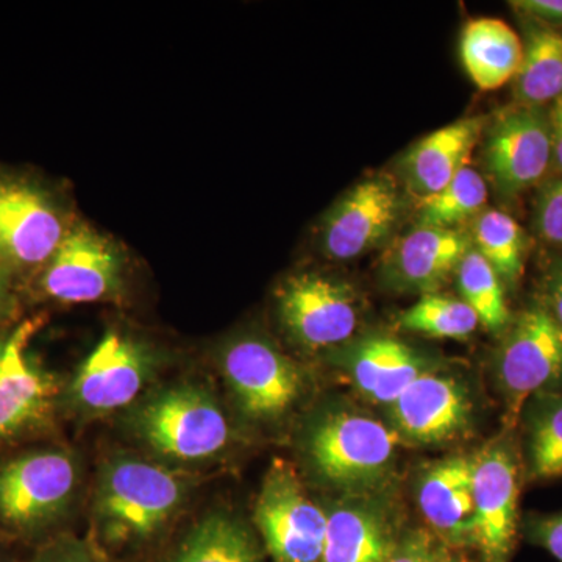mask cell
<instances>
[{
  "mask_svg": "<svg viewBox=\"0 0 562 562\" xmlns=\"http://www.w3.org/2000/svg\"><path fill=\"white\" fill-rule=\"evenodd\" d=\"M222 372L241 406L255 420L284 416L305 390L302 369L268 339L243 336L225 347Z\"/></svg>",
  "mask_w": 562,
  "mask_h": 562,
  "instance_id": "8992f818",
  "label": "cell"
},
{
  "mask_svg": "<svg viewBox=\"0 0 562 562\" xmlns=\"http://www.w3.org/2000/svg\"><path fill=\"white\" fill-rule=\"evenodd\" d=\"M512 5L524 16L541 22L546 27H562V0H517Z\"/></svg>",
  "mask_w": 562,
  "mask_h": 562,
  "instance_id": "836d02e7",
  "label": "cell"
},
{
  "mask_svg": "<svg viewBox=\"0 0 562 562\" xmlns=\"http://www.w3.org/2000/svg\"><path fill=\"white\" fill-rule=\"evenodd\" d=\"M405 330L438 339H465L480 325L479 317L462 299L430 292L398 317Z\"/></svg>",
  "mask_w": 562,
  "mask_h": 562,
  "instance_id": "f1b7e54d",
  "label": "cell"
},
{
  "mask_svg": "<svg viewBox=\"0 0 562 562\" xmlns=\"http://www.w3.org/2000/svg\"><path fill=\"white\" fill-rule=\"evenodd\" d=\"M472 249V239L454 228L419 227L397 243L384 273L397 290L430 294L446 283Z\"/></svg>",
  "mask_w": 562,
  "mask_h": 562,
  "instance_id": "ffe728a7",
  "label": "cell"
},
{
  "mask_svg": "<svg viewBox=\"0 0 562 562\" xmlns=\"http://www.w3.org/2000/svg\"><path fill=\"white\" fill-rule=\"evenodd\" d=\"M355 390L376 405L390 406L403 391L430 371L412 347L391 336H369L346 347L336 360Z\"/></svg>",
  "mask_w": 562,
  "mask_h": 562,
  "instance_id": "d6986e66",
  "label": "cell"
},
{
  "mask_svg": "<svg viewBox=\"0 0 562 562\" xmlns=\"http://www.w3.org/2000/svg\"><path fill=\"white\" fill-rule=\"evenodd\" d=\"M35 321L20 325L0 341V441L16 438L49 417L57 382L29 357Z\"/></svg>",
  "mask_w": 562,
  "mask_h": 562,
  "instance_id": "9a60e30c",
  "label": "cell"
},
{
  "mask_svg": "<svg viewBox=\"0 0 562 562\" xmlns=\"http://www.w3.org/2000/svg\"><path fill=\"white\" fill-rule=\"evenodd\" d=\"M486 201V181L464 166L447 187L420 199L417 222L419 227L453 228L480 213Z\"/></svg>",
  "mask_w": 562,
  "mask_h": 562,
  "instance_id": "4316f807",
  "label": "cell"
},
{
  "mask_svg": "<svg viewBox=\"0 0 562 562\" xmlns=\"http://www.w3.org/2000/svg\"><path fill=\"white\" fill-rule=\"evenodd\" d=\"M14 310V299L10 290L9 273L0 266V322L9 319Z\"/></svg>",
  "mask_w": 562,
  "mask_h": 562,
  "instance_id": "8d00e7d4",
  "label": "cell"
},
{
  "mask_svg": "<svg viewBox=\"0 0 562 562\" xmlns=\"http://www.w3.org/2000/svg\"><path fill=\"white\" fill-rule=\"evenodd\" d=\"M65 235L60 216L40 191L0 184V266L7 271L49 262Z\"/></svg>",
  "mask_w": 562,
  "mask_h": 562,
  "instance_id": "2e32d148",
  "label": "cell"
},
{
  "mask_svg": "<svg viewBox=\"0 0 562 562\" xmlns=\"http://www.w3.org/2000/svg\"><path fill=\"white\" fill-rule=\"evenodd\" d=\"M79 483L69 453L43 450L0 465V520L16 530L44 527L68 508Z\"/></svg>",
  "mask_w": 562,
  "mask_h": 562,
  "instance_id": "52a82bcc",
  "label": "cell"
},
{
  "mask_svg": "<svg viewBox=\"0 0 562 562\" xmlns=\"http://www.w3.org/2000/svg\"><path fill=\"white\" fill-rule=\"evenodd\" d=\"M535 222L546 241L562 247V179L543 184L536 201Z\"/></svg>",
  "mask_w": 562,
  "mask_h": 562,
  "instance_id": "f546056e",
  "label": "cell"
},
{
  "mask_svg": "<svg viewBox=\"0 0 562 562\" xmlns=\"http://www.w3.org/2000/svg\"><path fill=\"white\" fill-rule=\"evenodd\" d=\"M549 117L550 128H552L553 161L562 172V95L553 102Z\"/></svg>",
  "mask_w": 562,
  "mask_h": 562,
  "instance_id": "d590c367",
  "label": "cell"
},
{
  "mask_svg": "<svg viewBox=\"0 0 562 562\" xmlns=\"http://www.w3.org/2000/svg\"><path fill=\"white\" fill-rule=\"evenodd\" d=\"M528 539L562 562V512L531 517L527 522Z\"/></svg>",
  "mask_w": 562,
  "mask_h": 562,
  "instance_id": "d6a6232c",
  "label": "cell"
},
{
  "mask_svg": "<svg viewBox=\"0 0 562 562\" xmlns=\"http://www.w3.org/2000/svg\"><path fill=\"white\" fill-rule=\"evenodd\" d=\"M29 562H102V560L83 539L63 536L47 543Z\"/></svg>",
  "mask_w": 562,
  "mask_h": 562,
  "instance_id": "1f68e13d",
  "label": "cell"
},
{
  "mask_svg": "<svg viewBox=\"0 0 562 562\" xmlns=\"http://www.w3.org/2000/svg\"><path fill=\"white\" fill-rule=\"evenodd\" d=\"M473 241L502 280L517 283L524 271L525 238L516 220L503 211H483L473 228Z\"/></svg>",
  "mask_w": 562,
  "mask_h": 562,
  "instance_id": "83f0119b",
  "label": "cell"
},
{
  "mask_svg": "<svg viewBox=\"0 0 562 562\" xmlns=\"http://www.w3.org/2000/svg\"><path fill=\"white\" fill-rule=\"evenodd\" d=\"M417 502L422 516L442 546L457 550L473 547V457L457 454L436 462L422 476Z\"/></svg>",
  "mask_w": 562,
  "mask_h": 562,
  "instance_id": "ac0fdd59",
  "label": "cell"
},
{
  "mask_svg": "<svg viewBox=\"0 0 562 562\" xmlns=\"http://www.w3.org/2000/svg\"><path fill=\"white\" fill-rule=\"evenodd\" d=\"M442 543L430 532L414 530L403 532L401 541L386 562H436Z\"/></svg>",
  "mask_w": 562,
  "mask_h": 562,
  "instance_id": "4dcf8cb0",
  "label": "cell"
},
{
  "mask_svg": "<svg viewBox=\"0 0 562 562\" xmlns=\"http://www.w3.org/2000/svg\"><path fill=\"white\" fill-rule=\"evenodd\" d=\"M475 532L483 562H508L519 527L520 462L508 439L473 454Z\"/></svg>",
  "mask_w": 562,
  "mask_h": 562,
  "instance_id": "9c48e42d",
  "label": "cell"
},
{
  "mask_svg": "<svg viewBox=\"0 0 562 562\" xmlns=\"http://www.w3.org/2000/svg\"><path fill=\"white\" fill-rule=\"evenodd\" d=\"M462 301L479 317L480 325L492 333H503L512 325L502 279L475 249L465 254L457 269Z\"/></svg>",
  "mask_w": 562,
  "mask_h": 562,
  "instance_id": "484cf974",
  "label": "cell"
},
{
  "mask_svg": "<svg viewBox=\"0 0 562 562\" xmlns=\"http://www.w3.org/2000/svg\"><path fill=\"white\" fill-rule=\"evenodd\" d=\"M169 562H266V558L241 520L213 513L191 528Z\"/></svg>",
  "mask_w": 562,
  "mask_h": 562,
  "instance_id": "603a6c76",
  "label": "cell"
},
{
  "mask_svg": "<svg viewBox=\"0 0 562 562\" xmlns=\"http://www.w3.org/2000/svg\"><path fill=\"white\" fill-rule=\"evenodd\" d=\"M401 436L369 414L330 409L312 422L303 453L322 483L349 495L375 492L392 472Z\"/></svg>",
  "mask_w": 562,
  "mask_h": 562,
  "instance_id": "6da1fadb",
  "label": "cell"
},
{
  "mask_svg": "<svg viewBox=\"0 0 562 562\" xmlns=\"http://www.w3.org/2000/svg\"><path fill=\"white\" fill-rule=\"evenodd\" d=\"M136 432L151 450L173 461L209 460L231 439L220 403L202 387L179 384L157 392L133 416Z\"/></svg>",
  "mask_w": 562,
  "mask_h": 562,
  "instance_id": "3957f363",
  "label": "cell"
},
{
  "mask_svg": "<svg viewBox=\"0 0 562 562\" xmlns=\"http://www.w3.org/2000/svg\"><path fill=\"white\" fill-rule=\"evenodd\" d=\"M516 95L520 105L538 106L562 95V31L531 29L524 46L522 63L516 76Z\"/></svg>",
  "mask_w": 562,
  "mask_h": 562,
  "instance_id": "cb8c5ba5",
  "label": "cell"
},
{
  "mask_svg": "<svg viewBox=\"0 0 562 562\" xmlns=\"http://www.w3.org/2000/svg\"><path fill=\"white\" fill-rule=\"evenodd\" d=\"M254 520L273 562H322L327 509L313 501L290 462L276 460L266 472Z\"/></svg>",
  "mask_w": 562,
  "mask_h": 562,
  "instance_id": "5b68a950",
  "label": "cell"
},
{
  "mask_svg": "<svg viewBox=\"0 0 562 562\" xmlns=\"http://www.w3.org/2000/svg\"><path fill=\"white\" fill-rule=\"evenodd\" d=\"M472 408L468 387L457 376L432 369L387 406L392 430L416 443L453 441L471 425Z\"/></svg>",
  "mask_w": 562,
  "mask_h": 562,
  "instance_id": "7c38bea8",
  "label": "cell"
},
{
  "mask_svg": "<svg viewBox=\"0 0 562 562\" xmlns=\"http://www.w3.org/2000/svg\"><path fill=\"white\" fill-rule=\"evenodd\" d=\"M187 484L157 462L117 457L103 465L95 491L99 528L111 541L146 539L180 508Z\"/></svg>",
  "mask_w": 562,
  "mask_h": 562,
  "instance_id": "7a4b0ae2",
  "label": "cell"
},
{
  "mask_svg": "<svg viewBox=\"0 0 562 562\" xmlns=\"http://www.w3.org/2000/svg\"><path fill=\"white\" fill-rule=\"evenodd\" d=\"M505 333L494 371L514 427L532 397L562 392V327L546 305H535Z\"/></svg>",
  "mask_w": 562,
  "mask_h": 562,
  "instance_id": "277c9868",
  "label": "cell"
},
{
  "mask_svg": "<svg viewBox=\"0 0 562 562\" xmlns=\"http://www.w3.org/2000/svg\"><path fill=\"white\" fill-rule=\"evenodd\" d=\"M546 308L562 327V261L550 268L546 279Z\"/></svg>",
  "mask_w": 562,
  "mask_h": 562,
  "instance_id": "e575fe53",
  "label": "cell"
},
{
  "mask_svg": "<svg viewBox=\"0 0 562 562\" xmlns=\"http://www.w3.org/2000/svg\"><path fill=\"white\" fill-rule=\"evenodd\" d=\"M527 472L531 480L562 476V392L532 397L524 408Z\"/></svg>",
  "mask_w": 562,
  "mask_h": 562,
  "instance_id": "d4e9b609",
  "label": "cell"
},
{
  "mask_svg": "<svg viewBox=\"0 0 562 562\" xmlns=\"http://www.w3.org/2000/svg\"><path fill=\"white\" fill-rule=\"evenodd\" d=\"M279 314L284 330L303 349H335L357 331L360 302L341 280L301 273L280 288Z\"/></svg>",
  "mask_w": 562,
  "mask_h": 562,
  "instance_id": "ba28073f",
  "label": "cell"
},
{
  "mask_svg": "<svg viewBox=\"0 0 562 562\" xmlns=\"http://www.w3.org/2000/svg\"><path fill=\"white\" fill-rule=\"evenodd\" d=\"M402 535L375 492L350 495L327 512L322 562H386Z\"/></svg>",
  "mask_w": 562,
  "mask_h": 562,
  "instance_id": "e0dca14e",
  "label": "cell"
},
{
  "mask_svg": "<svg viewBox=\"0 0 562 562\" xmlns=\"http://www.w3.org/2000/svg\"><path fill=\"white\" fill-rule=\"evenodd\" d=\"M436 562H475L471 558L462 554L461 550L449 549V547L442 546L441 552L438 554Z\"/></svg>",
  "mask_w": 562,
  "mask_h": 562,
  "instance_id": "74e56055",
  "label": "cell"
},
{
  "mask_svg": "<svg viewBox=\"0 0 562 562\" xmlns=\"http://www.w3.org/2000/svg\"><path fill=\"white\" fill-rule=\"evenodd\" d=\"M483 131V117H465L420 139L402 162L409 190L422 199L447 187L464 168Z\"/></svg>",
  "mask_w": 562,
  "mask_h": 562,
  "instance_id": "44dd1931",
  "label": "cell"
},
{
  "mask_svg": "<svg viewBox=\"0 0 562 562\" xmlns=\"http://www.w3.org/2000/svg\"><path fill=\"white\" fill-rule=\"evenodd\" d=\"M401 201L394 183L373 177L351 188L321 228L322 249L336 261L353 260L375 249L397 222Z\"/></svg>",
  "mask_w": 562,
  "mask_h": 562,
  "instance_id": "4fadbf2b",
  "label": "cell"
},
{
  "mask_svg": "<svg viewBox=\"0 0 562 562\" xmlns=\"http://www.w3.org/2000/svg\"><path fill=\"white\" fill-rule=\"evenodd\" d=\"M154 372V357L128 336L109 331L77 371L70 401L80 413L101 416L131 405Z\"/></svg>",
  "mask_w": 562,
  "mask_h": 562,
  "instance_id": "8fae6325",
  "label": "cell"
},
{
  "mask_svg": "<svg viewBox=\"0 0 562 562\" xmlns=\"http://www.w3.org/2000/svg\"><path fill=\"white\" fill-rule=\"evenodd\" d=\"M483 161L503 198H516L538 184L553 162L549 114L525 105L503 111L484 139Z\"/></svg>",
  "mask_w": 562,
  "mask_h": 562,
  "instance_id": "30bf717a",
  "label": "cell"
},
{
  "mask_svg": "<svg viewBox=\"0 0 562 562\" xmlns=\"http://www.w3.org/2000/svg\"><path fill=\"white\" fill-rule=\"evenodd\" d=\"M522 57V41L506 22L480 18L465 24L461 35V60L480 90H497L516 79Z\"/></svg>",
  "mask_w": 562,
  "mask_h": 562,
  "instance_id": "7402d4cb",
  "label": "cell"
},
{
  "mask_svg": "<svg viewBox=\"0 0 562 562\" xmlns=\"http://www.w3.org/2000/svg\"><path fill=\"white\" fill-rule=\"evenodd\" d=\"M121 272L116 249L90 228L77 227L66 232L47 262L43 288L65 303L105 301L120 291Z\"/></svg>",
  "mask_w": 562,
  "mask_h": 562,
  "instance_id": "5bb4252c",
  "label": "cell"
}]
</instances>
